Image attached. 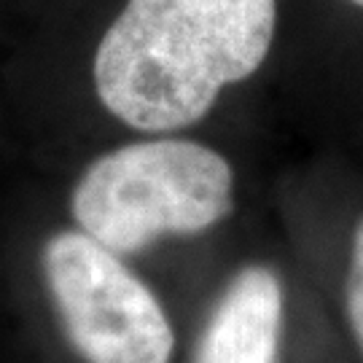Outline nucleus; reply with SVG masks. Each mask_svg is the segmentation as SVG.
<instances>
[{
	"label": "nucleus",
	"mask_w": 363,
	"mask_h": 363,
	"mask_svg": "<svg viewBox=\"0 0 363 363\" xmlns=\"http://www.w3.org/2000/svg\"><path fill=\"white\" fill-rule=\"evenodd\" d=\"M283 301L269 267H245L210 315L196 363H280Z\"/></svg>",
	"instance_id": "obj_4"
},
{
	"label": "nucleus",
	"mask_w": 363,
	"mask_h": 363,
	"mask_svg": "<svg viewBox=\"0 0 363 363\" xmlns=\"http://www.w3.org/2000/svg\"><path fill=\"white\" fill-rule=\"evenodd\" d=\"M345 301H347V320H350L352 337H355L363 355V218L358 220L355 237H352V256L347 286H345Z\"/></svg>",
	"instance_id": "obj_5"
},
{
	"label": "nucleus",
	"mask_w": 363,
	"mask_h": 363,
	"mask_svg": "<svg viewBox=\"0 0 363 363\" xmlns=\"http://www.w3.org/2000/svg\"><path fill=\"white\" fill-rule=\"evenodd\" d=\"M43 274L67 339L86 363H169L175 334L154 291L84 232L43 247Z\"/></svg>",
	"instance_id": "obj_3"
},
{
	"label": "nucleus",
	"mask_w": 363,
	"mask_h": 363,
	"mask_svg": "<svg viewBox=\"0 0 363 363\" xmlns=\"http://www.w3.org/2000/svg\"><path fill=\"white\" fill-rule=\"evenodd\" d=\"M350 3H355V6H361L363 9V0H350Z\"/></svg>",
	"instance_id": "obj_6"
},
{
	"label": "nucleus",
	"mask_w": 363,
	"mask_h": 363,
	"mask_svg": "<svg viewBox=\"0 0 363 363\" xmlns=\"http://www.w3.org/2000/svg\"><path fill=\"white\" fill-rule=\"evenodd\" d=\"M73 218L113 253H138L164 234L208 232L234 210V172L208 145L145 140L91 162L70 199Z\"/></svg>",
	"instance_id": "obj_2"
},
{
	"label": "nucleus",
	"mask_w": 363,
	"mask_h": 363,
	"mask_svg": "<svg viewBox=\"0 0 363 363\" xmlns=\"http://www.w3.org/2000/svg\"><path fill=\"white\" fill-rule=\"evenodd\" d=\"M277 0H127L94 54L100 103L127 127L172 132L267 60Z\"/></svg>",
	"instance_id": "obj_1"
}]
</instances>
